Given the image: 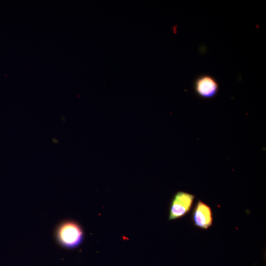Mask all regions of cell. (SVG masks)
<instances>
[{"label":"cell","instance_id":"obj_2","mask_svg":"<svg viewBox=\"0 0 266 266\" xmlns=\"http://www.w3.org/2000/svg\"><path fill=\"white\" fill-rule=\"evenodd\" d=\"M195 196L184 191H178L172 197L169 206V221L180 219L191 211Z\"/></svg>","mask_w":266,"mask_h":266},{"label":"cell","instance_id":"obj_4","mask_svg":"<svg viewBox=\"0 0 266 266\" xmlns=\"http://www.w3.org/2000/svg\"><path fill=\"white\" fill-rule=\"evenodd\" d=\"M194 88L198 96L205 99L214 98L219 91L217 81L209 75L198 77L195 81Z\"/></svg>","mask_w":266,"mask_h":266},{"label":"cell","instance_id":"obj_3","mask_svg":"<svg viewBox=\"0 0 266 266\" xmlns=\"http://www.w3.org/2000/svg\"><path fill=\"white\" fill-rule=\"evenodd\" d=\"M191 217L193 225L201 229L207 230L213 224V216L211 207L200 200H198L195 204Z\"/></svg>","mask_w":266,"mask_h":266},{"label":"cell","instance_id":"obj_1","mask_svg":"<svg viewBox=\"0 0 266 266\" xmlns=\"http://www.w3.org/2000/svg\"><path fill=\"white\" fill-rule=\"evenodd\" d=\"M56 237L58 242L63 247L73 249L82 243L84 233L79 223L73 220H67L58 227Z\"/></svg>","mask_w":266,"mask_h":266}]
</instances>
